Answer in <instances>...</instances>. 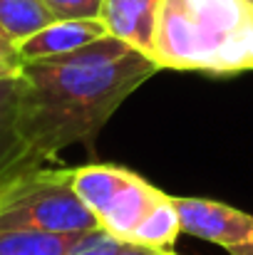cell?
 <instances>
[{
	"label": "cell",
	"instance_id": "16",
	"mask_svg": "<svg viewBox=\"0 0 253 255\" xmlns=\"http://www.w3.org/2000/svg\"><path fill=\"white\" fill-rule=\"evenodd\" d=\"M157 255H176V253H171V251H157Z\"/></svg>",
	"mask_w": 253,
	"mask_h": 255
},
{
	"label": "cell",
	"instance_id": "2",
	"mask_svg": "<svg viewBox=\"0 0 253 255\" xmlns=\"http://www.w3.org/2000/svg\"><path fill=\"white\" fill-rule=\"evenodd\" d=\"M152 60L159 70L229 77L253 70L246 0H162Z\"/></svg>",
	"mask_w": 253,
	"mask_h": 255
},
{
	"label": "cell",
	"instance_id": "4",
	"mask_svg": "<svg viewBox=\"0 0 253 255\" xmlns=\"http://www.w3.org/2000/svg\"><path fill=\"white\" fill-rule=\"evenodd\" d=\"M72 183L99 228L127 243L134 241L144 221L171 198L139 173L117 164L77 166L72 169Z\"/></svg>",
	"mask_w": 253,
	"mask_h": 255
},
{
	"label": "cell",
	"instance_id": "18",
	"mask_svg": "<svg viewBox=\"0 0 253 255\" xmlns=\"http://www.w3.org/2000/svg\"><path fill=\"white\" fill-rule=\"evenodd\" d=\"M0 35H2V30H0Z\"/></svg>",
	"mask_w": 253,
	"mask_h": 255
},
{
	"label": "cell",
	"instance_id": "6",
	"mask_svg": "<svg viewBox=\"0 0 253 255\" xmlns=\"http://www.w3.org/2000/svg\"><path fill=\"white\" fill-rule=\"evenodd\" d=\"M109 30L102 17L92 20H55L47 27L37 30L27 40L17 42V50L25 62L30 60H45L57 55H70L75 50H82L87 45L107 37Z\"/></svg>",
	"mask_w": 253,
	"mask_h": 255
},
{
	"label": "cell",
	"instance_id": "7",
	"mask_svg": "<svg viewBox=\"0 0 253 255\" xmlns=\"http://www.w3.org/2000/svg\"><path fill=\"white\" fill-rule=\"evenodd\" d=\"M162 0H104L102 20L112 37L152 57Z\"/></svg>",
	"mask_w": 253,
	"mask_h": 255
},
{
	"label": "cell",
	"instance_id": "9",
	"mask_svg": "<svg viewBox=\"0 0 253 255\" xmlns=\"http://www.w3.org/2000/svg\"><path fill=\"white\" fill-rule=\"evenodd\" d=\"M55 22L42 0H0V30L15 45Z\"/></svg>",
	"mask_w": 253,
	"mask_h": 255
},
{
	"label": "cell",
	"instance_id": "13",
	"mask_svg": "<svg viewBox=\"0 0 253 255\" xmlns=\"http://www.w3.org/2000/svg\"><path fill=\"white\" fill-rule=\"evenodd\" d=\"M122 243L124 241H119V238H114V236H109L104 231H94L82 246L70 255H114L122 248Z\"/></svg>",
	"mask_w": 253,
	"mask_h": 255
},
{
	"label": "cell",
	"instance_id": "10",
	"mask_svg": "<svg viewBox=\"0 0 253 255\" xmlns=\"http://www.w3.org/2000/svg\"><path fill=\"white\" fill-rule=\"evenodd\" d=\"M20 97V77L0 80V183L12 159L15 149V109Z\"/></svg>",
	"mask_w": 253,
	"mask_h": 255
},
{
	"label": "cell",
	"instance_id": "3",
	"mask_svg": "<svg viewBox=\"0 0 253 255\" xmlns=\"http://www.w3.org/2000/svg\"><path fill=\"white\" fill-rule=\"evenodd\" d=\"M2 231L92 233L102 231L75 191L72 169H35L0 186Z\"/></svg>",
	"mask_w": 253,
	"mask_h": 255
},
{
	"label": "cell",
	"instance_id": "8",
	"mask_svg": "<svg viewBox=\"0 0 253 255\" xmlns=\"http://www.w3.org/2000/svg\"><path fill=\"white\" fill-rule=\"evenodd\" d=\"M92 233H45L0 228V255H70Z\"/></svg>",
	"mask_w": 253,
	"mask_h": 255
},
{
	"label": "cell",
	"instance_id": "11",
	"mask_svg": "<svg viewBox=\"0 0 253 255\" xmlns=\"http://www.w3.org/2000/svg\"><path fill=\"white\" fill-rule=\"evenodd\" d=\"M55 20H92L102 17L104 0H42Z\"/></svg>",
	"mask_w": 253,
	"mask_h": 255
},
{
	"label": "cell",
	"instance_id": "1",
	"mask_svg": "<svg viewBox=\"0 0 253 255\" xmlns=\"http://www.w3.org/2000/svg\"><path fill=\"white\" fill-rule=\"evenodd\" d=\"M157 72L159 65L152 57L112 35L70 55L25 62L15 149L2 183L42 169L67 146L92 149L122 102Z\"/></svg>",
	"mask_w": 253,
	"mask_h": 255
},
{
	"label": "cell",
	"instance_id": "14",
	"mask_svg": "<svg viewBox=\"0 0 253 255\" xmlns=\"http://www.w3.org/2000/svg\"><path fill=\"white\" fill-rule=\"evenodd\" d=\"M114 255H157L154 248H147V246H137V243H122V248Z\"/></svg>",
	"mask_w": 253,
	"mask_h": 255
},
{
	"label": "cell",
	"instance_id": "5",
	"mask_svg": "<svg viewBox=\"0 0 253 255\" xmlns=\"http://www.w3.org/2000/svg\"><path fill=\"white\" fill-rule=\"evenodd\" d=\"M174 203L179 211L181 233L216 243L226 251L253 241V216L246 211H239L221 201L186 196H174Z\"/></svg>",
	"mask_w": 253,
	"mask_h": 255
},
{
	"label": "cell",
	"instance_id": "12",
	"mask_svg": "<svg viewBox=\"0 0 253 255\" xmlns=\"http://www.w3.org/2000/svg\"><path fill=\"white\" fill-rule=\"evenodd\" d=\"M22 67H25V60L17 50V45L0 35V80H7V77H20L22 75Z\"/></svg>",
	"mask_w": 253,
	"mask_h": 255
},
{
	"label": "cell",
	"instance_id": "17",
	"mask_svg": "<svg viewBox=\"0 0 253 255\" xmlns=\"http://www.w3.org/2000/svg\"><path fill=\"white\" fill-rule=\"evenodd\" d=\"M246 2H249V5H251V7H253V0H246Z\"/></svg>",
	"mask_w": 253,
	"mask_h": 255
},
{
	"label": "cell",
	"instance_id": "15",
	"mask_svg": "<svg viewBox=\"0 0 253 255\" xmlns=\"http://www.w3.org/2000/svg\"><path fill=\"white\" fill-rule=\"evenodd\" d=\"M229 255H253V241L244 243V246H236V248H229Z\"/></svg>",
	"mask_w": 253,
	"mask_h": 255
}]
</instances>
